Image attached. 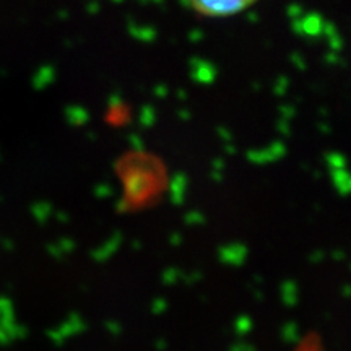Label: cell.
Wrapping results in <instances>:
<instances>
[{"label": "cell", "instance_id": "cell-1", "mask_svg": "<svg viewBox=\"0 0 351 351\" xmlns=\"http://www.w3.org/2000/svg\"><path fill=\"white\" fill-rule=\"evenodd\" d=\"M255 0H185L195 13L208 18H224L249 8Z\"/></svg>", "mask_w": 351, "mask_h": 351}]
</instances>
